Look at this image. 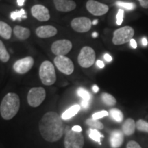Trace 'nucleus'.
I'll return each mask as SVG.
<instances>
[{
    "label": "nucleus",
    "mask_w": 148,
    "mask_h": 148,
    "mask_svg": "<svg viewBox=\"0 0 148 148\" xmlns=\"http://www.w3.org/2000/svg\"><path fill=\"white\" fill-rule=\"evenodd\" d=\"M65 131L64 145L65 148H83L84 144V136L79 132H75L72 130H69L66 127Z\"/></svg>",
    "instance_id": "obj_4"
},
{
    "label": "nucleus",
    "mask_w": 148,
    "mask_h": 148,
    "mask_svg": "<svg viewBox=\"0 0 148 148\" xmlns=\"http://www.w3.org/2000/svg\"><path fill=\"white\" fill-rule=\"evenodd\" d=\"M77 95L79 97H82V100L88 101H90L91 99V95L90 94V92L88 91L87 90H86L85 88L82 87H79L77 89Z\"/></svg>",
    "instance_id": "obj_25"
},
{
    "label": "nucleus",
    "mask_w": 148,
    "mask_h": 148,
    "mask_svg": "<svg viewBox=\"0 0 148 148\" xmlns=\"http://www.w3.org/2000/svg\"><path fill=\"white\" fill-rule=\"evenodd\" d=\"M39 77L43 84L51 86L56 80L55 68L50 61L45 60L40 64L39 68Z\"/></svg>",
    "instance_id": "obj_3"
},
{
    "label": "nucleus",
    "mask_w": 148,
    "mask_h": 148,
    "mask_svg": "<svg viewBox=\"0 0 148 148\" xmlns=\"http://www.w3.org/2000/svg\"><path fill=\"white\" fill-rule=\"evenodd\" d=\"M109 114L112 119L116 122H121L123 119V114L122 112L117 108H112L109 111Z\"/></svg>",
    "instance_id": "obj_23"
},
{
    "label": "nucleus",
    "mask_w": 148,
    "mask_h": 148,
    "mask_svg": "<svg viewBox=\"0 0 148 148\" xmlns=\"http://www.w3.org/2000/svg\"><path fill=\"white\" fill-rule=\"evenodd\" d=\"M96 64H97V66H98L99 68H100V69H102V68L104 67V63H103V61L101 60H97V62H96Z\"/></svg>",
    "instance_id": "obj_37"
},
{
    "label": "nucleus",
    "mask_w": 148,
    "mask_h": 148,
    "mask_svg": "<svg viewBox=\"0 0 148 148\" xmlns=\"http://www.w3.org/2000/svg\"><path fill=\"white\" fill-rule=\"evenodd\" d=\"M136 128L140 132H148V122L143 119H139L136 123Z\"/></svg>",
    "instance_id": "obj_28"
},
{
    "label": "nucleus",
    "mask_w": 148,
    "mask_h": 148,
    "mask_svg": "<svg viewBox=\"0 0 148 148\" xmlns=\"http://www.w3.org/2000/svg\"><path fill=\"white\" fill-rule=\"evenodd\" d=\"M10 18H12L13 21H15L16 19H19L21 21L22 18H26V12L23 10V9H21L20 10H16L10 13Z\"/></svg>",
    "instance_id": "obj_26"
},
{
    "label": "nucleus",
    "mask_w": 148,
    "mask_h": 148,
    "mask_svg": "<svg viewBox=\"0 0 148 148\" xmlns=\"http://www.w3.org/2000/svg\"><path fill=\"white\" fill-rule=\"evenodd\" d=\"M101 98L103 102L108 106H114L116 103V100L114 97L107 92H103L101 94Z\"/></svg>",
    "instance_id": "obj_22"
},
{
    "label": "nucleus",
    "mask_w": 148,
    "mask_h": 148,
    "mask_svg": "<svg viewBox=\"0 0 148 148\" xmlns=\"http://www.w3.org/2000/svg\"><path fill=\"white\" fill-rule=\"evenodd\" d=\"M53 3L57 10L67 12L76 8V3L73 0H53Z\"/></svg>",
    "instance_id": "obj_14"
},
{
    "label": "nucleus",
    "mask_w": 148,
    "mask_h": 148,
    "mask_svg": "<svg viewBox=\"0 0 148 148\" xmlns=\"http://www.w3.org/2000/svg\"><path fill=\"white\" fill-rule=\"evenodd\" d=\"M71 130L73 131H75V132H81L82 130V127L79 126V125H74V126L71 128Z\"/></svg>",
    "instance_id": "obj_36"
},
{
    "label": "nucleus",
    "mask_w": 148,
    "mask_h": 148,
    "mask_svg": "<svg viewBox=\"0 0 148 148\" xmlns=\"http://www.w3.org/2000/svg\"><path fill=\"white\" fill-rule=\"evenodd\" d=\"M31 13L35 18L40 21H47L50 18L49 10L40 4L33 5L31 8Z\"/></svg>",
    "instance_id": "obj_13"
},
{
    "label": "nucleus",
    "mask_w": 148,
    "mask_h": 148,
    "mask_svg": "<svg viewBox=\"0 0 148 148\" xmlns=\"http://www.w3.org/2000/svg\"><path fill=\"white\" fill-rule=\"evenodd\" d=\"M46 92L42 87H34L29 90L27 94V102L32 107H38L45 100Z\"/></svg>",
    "instance_id": "obj_7"
},
{
    "label": "nucleus",
    "mask_w": 148,
    "mask_h": 148,
    "mask_svg": "<svg viewBox=\"0 0 148 148\" xmlns=\"http://www.w3.org/2000/svg\"><path fill=\"white\" fill-rule=\"evenodd\" d=\"M86 8L90 14L95 16H101L108 12V6L104 3L95 0H88L86 2Z\"/></svg>",
    "instance_id": "obj_12"
},
{
    "label": "nucleus",
    "mask_w": 148,
    "mask_h": 148,
    "mask_svg": "<svg viewBox=\"0 0 148 148\" xmlns=\"http://www.w3.org/2000/svg\"><path fill=\"white\" fill-rule=\"evenodd\" d=\"M116 4L118 6L121 7V8H125L127 10H132L136 8V5L134 3H129V2H123V1H116Z\"/></svg>",
    "instance_id": "obj_29"
},
{
    "label": "nucleus",
    "mask_w": 148,
    "mask_h": 148,
    "mask_svg": "<svg viewBox=\"0 0 148 148\" xmlns=\"http://www.w3.org/2000/svg\"><path fill=\"white\" fill-rule=\"evenodd\" d=\"M141 42H142V45H143V46H147L148 45L147 39L145 38V37H143V38H142Z\"/></svg>",
    "instance_id": "obj_39"
},
{
    "label": "nucleus",
    "mask_w": 148,
    "mask_h": 148,
    "mask_svg": "<svg viewBox=\"0 0 148 148\" xmlns=\"http://www.w3.org/2000/svg\"><path fill=\"white\" fill-rule=\"evenodd\" d=\"M92 90L94 92H97L98 91H99V88L97 86V85H93V86H92Z\"/></svg>",
    "instance_id": "obj_40"
},
{
    "label": "nucleus",
    "mask_w": 148,
    "mask_h": 148,
    "mask_svg": "<svg viewBox=\"0 0 148 148\" xmlns=\"http://www.w3.org/2000/svg\"><path fill=\"white\" fill-rule=\"evenodd\" d=\"M86 123L88 126L92 127L93 129L97 130H102L103 128V123L98 120H95L93 119H88L86 121Z\"/></svg>",
    "instance_id": "obj_27"
},
{
    "label": "nucleus",
    "mask_w": 148,
    "mask_h": 148,
    "mask_svg": "<svg viewBox=\"0 0 148 148\" xmlns=\"http://www.w3.org/2000/svg\"><path fill=\"white\" fill-rule=\"evenodd\" d=\"M87 134L89 136L90 139H92L94 141L97 142L101 145V138L103 137V135L101 134L100 132L98 131L97 129H93V128H90L88 130Z\"/></svg>",
    "instance_id": "obj_21"
},
{
    "label": "nucleus",
    "mask_w": 148,
    "mask_h": 148,
    "mask_svg": "<svg viewBox=\"0 0 148 148\" xmlns=\"http://www.w3.org/2000/svg\"><path fill=\"white\" fill-rule=\"evenodd\" d=\"M126 148H141L140 145L136 141L134 140H130L127 143Z\"/></svg>",
    "instance_id": "obj_32"
},
{
    "label": "nucleus",
    "mask_w": 148,
    "mask_h": 148,
    "mask_svg": "<svg viewBox=\"0 0 148 148\" xmlns=\"http://www.w3.org/2000/svg\"><path fill=\"white\" fill-rule=\"evenodd\" d=\"M89 105H90V101H85V100H82V101H81L80 106L82 107V108H83L86 109V108H88V107H89Z\"/></svg>",
    "instance_id": "obj_34"
},
{
    "label": "nucleus",
    "mask_w": 148,
    "mask_h": 148,
    "mask_svg": "<svg viewBox=\"0 0 148 148\" xmlns=\"http://www.w3.org/2000/svg\"><path fill=\"white\" fill-rule=\"evenodd\" d=\"M34 63V58L31 56H27L16 61L13 64V69L17 73H26L32 69Z\"/></svg>",
    "instance_id": "obj_10"
},
{
    "label": "nucleus",
    "mask_w": 148,
    "mask_h": 148,
    "mask_svg": "<svg viewBox=\"0 0 148 148\" xmlns=\"http://www.w3.org/2000/svg\"><path fill=\"white\" fill-rule=\"evenodd\" d=\"M12 28L10 25L3 21H0V36L4 39L8 40L12 36Z\"/></svg>",
    "instance_id": "obj_20"
},
{
    "label": "nucleus",
    "mask_w": 148,
    "mask_h": 148,
    "mask_svg": "<svg viewBox=\"0 0 148 148\" xmlns=\"http://www.w3.org/2000/svg\"><path fill=\"white\" fill-rule=\"evenodd\" d=\"M38 128L42 137L49 142L60 140L65 130L61 116L52 111L42 116L38 123Z\"/></svg>",
    "instance_id": "obj_1"
},
{
    "label": "nucleus",
    "mask_w": 148,
    "mask_h": 148,
    "mask_svg": "<svg viewBox=\"0 0 148 148\" xmlns=\"http://www.w3.org/2000/svg\"><path fill=\"white\" fill-rule=\"evenodd\" d=\"M122 131L119 130H113L110 134V143L112 148H119L121 146L124 140V136Z\"/></svg>",
    "instance_id": "obj_16"
},
{
    "label": "nucleus",
    "mask_w": 148,
    "mask_h": 148,
    "mask_svg": "<svg viewBox=\"0 0 148 148\" xmlns=\"http://www.w3.org/2000/svg\"><path fill=\"white\" fill-rule=\"evenodd\" d=\"M36 34L37 36L41 38H50L56 35L58 30L52 25H42L37 27L36 29Z\"/></svg>",
    "instance_id": "obj_15"
},
{
    "label": "nucleus",
    "mask_w": 148,
    "mask_h": 148,
    "mask_svg": "<svg viewBox=\"0 0 148 148\" xmlns=\"http://www.w3.org/2000/svg\"><path fill=\"white\" fill-rule=\"evenodd\" d=\"M130 45L132 46V48H134V49H136V47H137V43H136V40H135L134 38H132V39L130 40Z\"/></svg>",
    "instance_id": "obj_38"
},
{
    "label": "nucleus",
    "mask_w": 148,
    "mask_h": 148,
    "mask_svg": "<svg viewBox=\"0 0 148 148\" xmlns=\"http://www.w3.org/2000/svg\"><path fill=\"white\" fill-rule=\"evenodd\" d=\"M20 108V99L14 92L5 95L0 105V113L5 120H10L17 114Z\"/></svg>",
    "instance_id": "obj_2"
},
{
    "label": "nucleus",
    "mask_w": 148,
    "mask_h": 148,
    "mask_svg": "<svg viewBox=\"0 0 148 148\" xmlns=\"http://www.w3.org/2000/svg\"><path fill=\"white\" fill-rule=\"evenodd\" d=\"M16 1H17L18 5H19V6H22V5H23V4H24L25 0H17Z\"/></svg>",
    "instance_id": "obj_41"
},
{
    "label": "nucleus",
    "mask_w": 148,
    "mask_h": 148,
    "mask_svg": "<svg viewBox=\"0 0 148 148\" xmlns=\"http://www.w3.org/2000/svg\"><path fill=\"white\" fill-rule=\"evenodd\" d=\"M13 32L16 38L21 40L27 39L30 36V30L27 27L20 26V25H16Z\"/></svg>",
    "instance_id": "obj_18"
},
{
    "label": "nucleus",
    "mask_w": 148,
    "mask_h": 148,
    "mask_svg": "<svg viewBox=\"0 0 148 148\" xmlns=\"http://www.w3.org/2000/svg\"><path fill=\"white\" fill-rule=\"evenodd\" d=\"M136 130V123L134 120L131 118L127 119L122 125V132L126 136H130L133 134Z\"/></svg>",
    "instance_id": "obj_17"
},
{
    "label": "nucleus",
    "mask_w": 148,
    "mask_h": 148,
    "mask_svg": "<svg viewBox=\"0 0 148 148\" xmlns=\"http://www.w3.org/2000/svg\"><path fill=\"white\" fill-rule=\"evenodd\" d=\"M92 22L87 17H77L73 18L71 22V26L77 32H86L91 28Z\"/></svg>",
    "instance_id": "obj_11"
},
{
    "label": "nucleus",
    "mask_w": 148,
    "mask_h": 148,
    "mask_svg": "<svg viewBox=\"0 0 148 148\" xmlns=\"http://www.w3.org/2000/svg\"><path fill=\"white\" fill-rule=\"evenodd\" d=\"M134 35V30L130 26H124L116 29L113 33L112 42L114 45H120L130 41Z\"/></svg>",
    "instance_id": "obj_5"
},
{
    "label": "nucleus",
    "mask_w": 148,
    "mask_h": 148,
    "mask_svg": "<svg viewBox=\"0 0 148 148\" xmlns=\"http://www.w3.org/2000/svg\"><path fill=\"white\" fill-rule=\"evenodd\" d=\"M139 1L140 5L143 7V8H148V0H138Z\"/></svg>",
    "instance_id": "obj_33"
},
{
    "label": "nucleus",
    "mask_w": 148,
    "mask_h": 148,
    "mask_svg": "<svg viewBox=\"0 0 148 148\" xmlns=\"http://www.w3.org/2000/svg\"><path fill=\"white\" fill-rule=\"evenodd\" d=\"M72 43L69 40H58L53 42L51 45V51L53 54L58 56H65L71 50Z\"/></svg>",
    "instance_id": "obj_9"
},
{
    "label": "nucleus",
    "mask_w": 148,
    "mask_h": 148,
    "mask_svg": "<svg viewBox=\"0 0 148 148\" xmlns=\"http://www.w3.org/2000/svg\"><path fill=\"white\" fill-rule=\"evenodd\" d=\"M95 57V52L94 49L88 46H85L80 50L77 57V62L79 66L82 67L88 68L94 64Z\"/></svg>",
    "instance_id": "obj_6"
},
{
    "label": "nucleus",
    "mask_w": 148,
    "mask_h": 148,
    "mask_svg": "<svg viewBox=\"0 0 148 148\" xmlns=\"http://www.w3.org/2000/svg\"><path fill=\"white\" fill-rule=\"evenodd\" d=\"M108 112L106 110H101L99 111V112H95L92 115V119H95V120H98L101 118L104 117V116H106L108 115Z\"/></svg>",
    "instance_id": "obj_30"
},
{
    "label": "nucleus",
    "mask_w": 148,
    "mask_h": 148,
    "mask_svg": "<svg viewBox=\"0 0 148 148\" xmlns=\"http://www.w3.org/2000/svg\"><path fill=\"white\" fill-rule=\"evenodd\" d=\"M92 37H93V38H96V37L98 36V33L96 32H94L92 34Z\"/></svg>",
    "instance_id": "obj_42"
},
{
    "label": "nucleus",
    "mask_w": 148,
    "mask_h": 148,
    "mask_svg": "<svg viewBox=\"0 0 148 148\" xmlns=\"http://www.w3.org/2000/svg\"><path fill=\"white\" fill-rule=\"evenodd\" d=\"M10 59V54L7 51L4 44L0 40V60L3 62H8Z\"/></svg>",
    "instance_id": "obj_24"
},
{
    "label": "nucleus",
    "mask_w": 148,
    "mask_h": 148,
    "mask_svg": "<svg viewBox=\"0 0 148 148\" xmlns=\"http://www.w3.org/2000/svg\"><path fill=\"white\" fill-rule=\"evenodd\" d=\"M123 15H124V10L123 9H119L118 10L117 14H116V23L118 25H121L122 22H123Z\"/></svg>",
    "instance_id": "obj_31"
},
{
    "label": "nucleus",
    "mask_w": 148,
    "mask_h": 148,
    "mask_svg": "<svg viewBox=\"0 0 148 148\" xmlns=\"http://www.w3.org/2000/svg\"><path fill=\"white\" fill-rule=\"evenodd\" d=\"M81 106L80 105L75 104L73 105L66 110L64 112L62 113V116H61V118H62V120H68L70 119L71 118L73 117L75 115H76L77 112L80 110Z\"/></svg>",
    "instance_id": "obj_19"
},
{
    "label": "nucleus",
    "mask_w": 148,
    "mask_h": 148,
    "mask_svg": "<svg viewBox=\"0 0 148 148\" xmlns=\"http://www.w3.org/2000/svg\"><path fill=\"white\" fill-rule=\"evenodd\" d=\"M103 58H104V60L108 62H110L112 60V56H111L109 53H105V54L103 55Z\"/></svg>",
    "instance_id": "obj_35"
},
{
    "label": "nucleus",
    "mask_w": 148,
    "mask_h": 148,
    "mask_svg": "<svg viewBox=\"0 0 148 148\" xmlns=\"http://www.w3.org/2000/svg\"><path fill=\"white\" fill-rule=\"evenodd\" d=\"M97 23H98V20L95 19V20H93V21H92V25H96V24H97Z\"/></svg>",
    "instance_id": "obj_43"
},
{
    "label": "nucleus",
    "mask_w": 148,
    "mask_h": 148,
    "mask_svg": "<svg viewBox=\"0 0 148 148\" xmlns=\"http://www.w3.org/2000/svg\"><path fill=\"white\" fill-rule=\"evenodd\" d=\"M54 64L59 71L65 75H71L73 72L74 65L71 59L65 56H58L54 58Z\"/></svg>",
    "instance_id": "obj_8"
}]
</instances>
